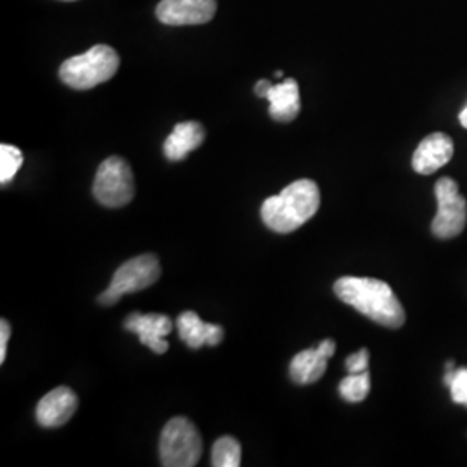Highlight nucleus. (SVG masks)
Instances as JSON below:
<instances>
[{
  "label": "nucleus",
  "mask_w": 467,
  "mask_h": 467,
  "mask_svg": "<svg viewBox=\"0 0 467 467\" xmlns=\"http://www.w3.org/2000/svg\"><path fill=\"white\" fill-rule=\"evenodd\" d=\"M339 300L357 312L389 329H399L405 322V310L393 289L370 277H341L334 284Z\"/></svg>",
  "instance_id": "nucleus-1"
},
{
  "label": "nucleus",
  "mask_w": 467,
  "mask_h": 467,
  "mask_svg": "<svg viewBox=\"0 0 467 467\" xmlns=\"http://www.w3.org/2000/svg\"><path fill=\"white\" fill-rule=\"evenodd\" d=\"M320 191L314 181L301 179L284 187L281 194L270 196L262 204V220L270 231L295 233L317 213Z\"/></svg>",
  "instance_id": "nucleus-2"
},
{
  "label": "nucleus",
  "mask_w": 467,
  "mask_h": 467,
  "mask_svg": "<svg viewBox=\"0 0 467 467\" xmlns=\"http://www.w3.org/2000/svg\"><path fill=\"white\" fill-rule=\"evenodd\" d=\"M119 67V56L109 46H94L84 54L73 56L59 67L63 84L77 90H88L111 80Z\"/></svg>",
  "instance_id": "nucleus-3"
},
{
  "label": "nucleus",
  "mask_w": 467,
  "mask_h": 467,
  "mask_svg": "<svg viewBox=\"0 0 467 467\" xmlns=\"http://www.w3.org/2000/svg\"><path fill=\"white\" fill-rule=\"evenodd\" d=\"M202 440L187 418L170 419L160 438V457L165 467H192L200 462Z\"/></svg>",
  "instance_id": "nucleus-4"
},
{
  "label": "nucleus",
  "mask_w": 467,
  "mask_h": 467,
  "mask_svg": "<svg viewBox=\"0 0 467 467\" xmlns=\"http://www.w3.org/2000/svg\"><path fill=\"white\" fill-rule=\"evenodd\" d=\"M160 275H161L160 260L154 254L146 253V254L135 256L118 268L113 275V281L100 295L99 303L104 306H111L121 300V296L150 287L160 279Z\"/></svg>",
  "instance_id": "nucleus-5"
},
{
  "label": "nucleus",
  "mask_w": 467,
  "mask_h": 467,
  "mask_svg": "<svg viewBox=\"0 0 467 467\" xmlns=\"http://www.w3.org/2000/svg\"><path fill=\"white\" fill-rule=\"evenodd\" d=\"M92 192L94 198L108 208H121L129 204L135 196L132 168L119 156L104 160L96 173Z\"/></svg>",
  "instance_id": "nucleus-6"
},
{
  "label": "nucleus",
  "mask_w": 467,
  "mask_h": 467,
  "mask_svg": "<svg viewBox=\"0 0 467 467\" xmlns=\"http://www.w3.org/2000/svg\"><path fill=\"white\" fill-rule=\"evenodd\" d=\"M438 212L431 231L440 239H451L462 234L467 223L466 198L459 192V185L449 177L440 179L434 185Z\"/></svg>",
  "instance_id": "nucleus-7"
},
{
  "label": "nucleus",
  "mask_w": 467,
  "mask_h": 467,
  "mask_svg": "<svg viewBox=\"0 0 467 467\" xmlns=\"http://www.w3.org/2000/svg\"><path fill=\"white\" fill-rule=\"evenodd\" d=\"M217 13V0H161L156 17L170 26L204 25Z\"/></svg>",
  "instance_id": "nucleus-8"
},
{
  "label": "nucleus",
  "mask_w": 467,
  "mask_h": 467,
  "mask_svg": "<svg viewBox=\"0 0 467 467\" xmlns=\"http://www.w3.org/2000/svg\"><path fill=\"white\" fill-rule=\"evenodd\" d=\"M125 329L137 334L140 343L154 353L163 355L168 350L165 336L171 333L173 322L161 314H132L125 318Z\"/></svg>",
  "instance_id": "nucleus-9"
},
{
  "label": "nucleus",
  "mask_w": 467,
  "mask_h": 467,
  "mask_svg": "<svg viewBox=\"0 0 467 467\" xmlns=\"http://www.w3.org/2000/svg\"><path fill=\"white\" fill-rule=\"evenodd\" d=\"M78 409V397L67 386L49 391L36 405V422L44 428H59L67 424Z\"/></svg>",
  "instance_id": "nucleus-10"
},
{
  "label": "nucleus",
  "mask_w": 467,
  "mask_h": 467,
  "mask_svg": "<svg viewBox=\"0 0 467 467\" xmlns=\"http://www.w3.org/2000/svg\"><path fill=\"white\" fill-rule=\"evenodd\" d=\"M453 156V142L451 137L441 132L428 135L420 140L412 158V167L420 175H430L445 167Z\"/></svg>",
  "instance_id": "nucleus-11"
},
{
  "label": "nucleus",
  "mask_w": 467,
  "mask_h": 467,
  "mask_svg": "<svg viewBox=\"0 0 467 467\" xmlns=\"http://www.w3.org/2000/svg\"><path fill=\"white\" fill-rule=\"evenodd\" d=\"M179 336L191 350L201 347H217L223 339V327L202 322L196 312H184L177 318Z\"/></svg>",
  "instance_id": "nucleus-12"
},
{
  "label": "nucleus",
  "mask_w": 467,
  "mask_h": 467,
  "mask_svg": "<svg viewBox=\"0 0 467 467\" xmlns=\"http://www.w3.org/2000/svg\"><path fill=\"white\" fill-rule=\"evenodd\" d=\"M265 99L270 102L268 113L275 121L289 123L300 113V87L295 78H285L281 84L272 85Z\"/></svg>",
  "instance_id": "nucleus-13"
},
{
  "label": "nucleus",
  "mask_w": 467,
  "mask_h": 467,
  "mask_svg": "<svg viewBox=\"0 0 467 467\" xmlns=\"http://www.w3.org/2000/svg\"><path fill=\"white\" fill-rule=\"evenodd\" d=\"M204 129L198 121L179 123L173 132L168 135L163 152L170 161H181L187 158L189 152L198 150L204 142Z\"/></svg>",
  "instance_id": "nucleus-14"
},
{
  "label": "nucleus",
  "mask_w": 467,
  "mask_h": 467,
  "mask_svg": "<svg viewBox=\"0 0 467 467\" xmlns=\"http://www.w3.org/2000/svg\"><path fill=\"white\" fill-rule=\"evenodd\" d=\"M327 360L318 348L303 350L291 360L289 376L296 384L317 383L327 370Z\"/></svg>",
  "instance_id": "nucleus-15"
},
{
  "label": "nucleus",
  "mask_w": 467,
  "mask_h": 467,
  "mask_svg": "<svg viewBox=\"0 0 467 467\" xmlns=\"http://www.w3.org/2000/svg\"><path fill=\"white\" fill-rule=\"evenodd\" d=\"M212 464L215 467L241 466V445L233 436H222L212 449Z\"/></svg>",
  "instance_id": "nucleus-16"
},
{
  "label": "nucleus",
  "mask_w": 467,
  "mask_h": 467,
  "mask_svg": "<svg viewBox=\"0 0 467 467\" xmlns=\"http://www.w3.org/2000/svg\"><path fill=\"white\" fill-rule=\"evenodd\" d=\"M368 391H370V376H368V370L350 374L339 384L341 399L350 401V403L366 400Z\"/></svg>",
  "instance_id": "nucleus-17"
},
{
  "label": "nucleus",
  "mask_w": 467,
  "mask_h": 467,
  "mask_svg": "<svg viewBox=\"0 0 467 467\" xmlns=\"http://www.w3.org/2000/svg\"><path fill=\"white\" fill-rule=\"evenodd\" d=\"M23 165V152L16 146L2 144L0 146V184L7 185Z\"/></svg>",
  "instance_id": "nucleus-18"
},
{
  "label": "nucleus",
  "mask_w": 467,
  "mask_h": 467,
  "mask_svg": "<svg viewBox=\"0 0 467 467\" xmlns=\"http://www.w3.org/2000/svg\"><path fill=\"white\" fill-rule=\"evenodd\" d=\"M445 384L451 388V400L467 405V368H451L445 376Z\"/></svg>",
  "instance_id": "nucleus-19"
},
{
  "label": "nucleus",
  "mask_w": 467,
  "mask_h": 467,
  "mask_svg": "<svg viewBox=\"0 0 467 467\" xmlns=\"http://www.w3.org/2000/svg\"><path fill=\"white\" fill-rule=\"evenodd\" d=\"M345 364H347V368H348V372H350V374H357V372H364V370H368V348H362V350L357 351V353L350 355V357L347 358V362H345Z\"/></svg>",
  "instance_id": "nucleus-20"
},
{
  "label": "nucleus",
  "mask_w": 467,
  "mask_h": 467,
  "mask_svg": "<svg viewBox=\"0 0 467 467\" xmlns=\"http://www.w3.org/2000/svg\"><path fill=\"white\" fill-rule=\"evenodd\" d=\"M9 336H11V324L5 318H2L0 320V364H4L7 357Z\"/></svg>",
  "instance_id": "nucleus-21"
},
{
  "label": "nucleus",
  "mask_w": 467,
  "mask_h": 467,
  "mask_svg": "<svg viewBox=\"0 0 467 467\" xmlns=\"http://www.w3.org/2000/svg\"><path fill=\"white\" fill-rule=\"evenodd\" d=\"M317 348L326 358H331L334 355V351H336V343H334L333 339H324V341L318 345Z\"/></svg>",
  "instance_id": "nucleus-22"
},
{
  "label": "nucleus",
  "mask_w": 467,
  "mask_h": 467,
  "mask_svg": "<svg viewBox=\"0 0 467 467\" xmlns=\"http://www.w3.org/2000/svg\"><path fill=\"white\" fill-rule=\"evenodd\" d=\"M270 87H272V84H270L268 80H260L258 84L254 85V92H256V96H260V98H267Z\"/></svg>",
  "instance_id": "nucleus-23"
},
{
  "label": "nucleus",
  "mask_w": 467,
  "mask_h": 467,
  "mask_svg": "<svg viewBox=\"0 0 467 467\" xmlns=\"http://www.w3.org/2000/svg\"><path fill=\"white\" fill-rule=\"evenodd\" d=\"M459 121H461V125H462L464 129H467V106L462 109V113L459 115Z\"/></svg>",
  "instance_id": "nucleus-24"
},
{
  "label": "nucleus",
  "mask_w": 467,
  "mask_h": 467,
  "mask_svg": "<svg viewBox=\"0 0 467 467\" xmlns=\"http://www.w3.org/2000/svg\"><path fill=\"white\" fill-rule=\"evenodd\" d=\"M67 2H71V0H67Z\"/></svg>",
  "instance_id": "nucleus-25"
},
{
  "label": "nucleus",
  "mask_w": 467,
  "mask_h": 467,
  "mask_svg": "<svg viewBox=\"0 0 467 467\" xmlns=\"http://www.w3.org/2000/svg\"><path fill=\"white\" fill-rule=\"evenodd\" d=\"M466 407H467V405H466Z\"/></svg>",
  "instance_id": "nucleus-26"
}]
</instances>
